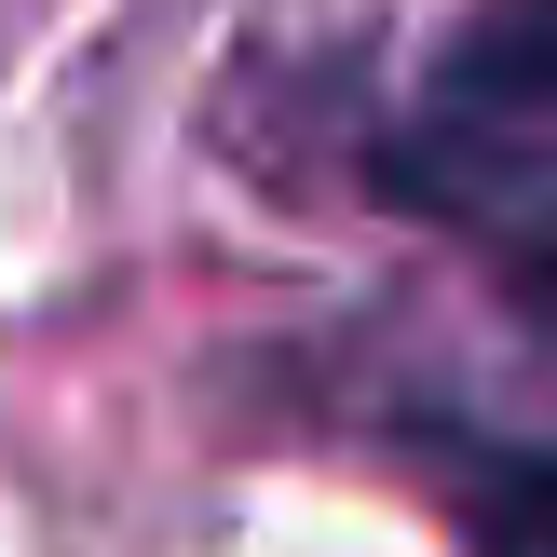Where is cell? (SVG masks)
Segmentation results:
<instances>
[{"instance_id": "6da1fadb", "label": "cell", "mask_w": 557, "mask_h": 557, "mask_svg": "<svg viewBox=\"0 0 557 557\" xmlns=\"http://www.w3.org/2000/svg\"><path fill=\"white\" fill-rule=\"evenodd\" d=\"M449 96H462V109H557V0H517V14H490L476 41H462Z\"/></svg>"}, {"instance_id": "7a4b0ae2", "label": "cell", "mask_w": 557, "mask_h": 557, "mask_svg": "<svg viewBox=\"0 0 557 557\" xmlns=\"http://www.w3.org/2000/svg\"><path fill=\"white\" fill-rule=\"evenodd\" d=\"M490 557H557V449L490 462Z\"/></svg>"}, {"instance_id": "3957f363", "label": "cell", "mask_w": 557, "mask_h": 557, "mask_svg": "<svg viewBox=\"0 0 557 557\" xmlns=\"http://www.w3.org/2000/svg\"><path fill=\"white\" fill-rule=\"evenodd\" d=\"M544 299H557V245H544Z\"/></svg>"}]
</instances>
